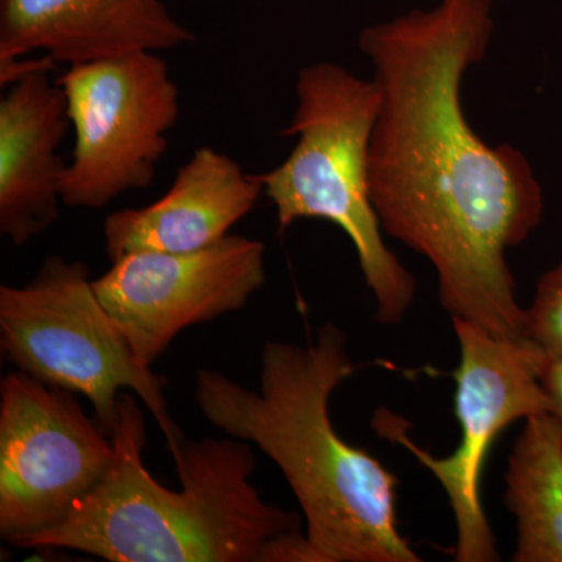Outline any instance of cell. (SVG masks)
I'll return each instance as SVG.
<instances>
[{
    "instance_id": "8",
    "label": "cell",
    "mask_w": 562,
    "mask_h": 562,
    "mask_svg": "<svg viewBox=\"0 0 562 562\" xmlns=\"http://www.w3.org/2000/svg\"><path fill=\"white\" fill-rule=\"evenodd\" d=\"M114 461L113 438L76 394L21 371L0 383V538L27 549L91 494Z\"/></svg>"
},
{
    "instance_id": "15",
    "label": "cell",
    "mask_w": 562,
    "mask_h": 562,
    "mask_svg": "<svg viewBox=\"0 0 562 562\" xmlns=\"http://www.w3.org/2000/svg\"><path fill=\"white\" fill-rule=\"evenodd\" d=\"M539 383L550 403V413L562 420V357L542 355L539 361Z\"/></svg>"
},
{
    "instance_id": "5",
    "label": "cell",
    "mask_w": 562,
    "mask_h": 562,
    "mask_svg": "<svg viewBox=\"0 0 562 562\" xmlns=\"http://www.w3.org/2000/svg\"><path fill=\"white\" fill-rule=\"evenodd\" d=\"M0 349L18 371L87 397L110 435L122 392L133 391L171 453L183 442L169 414L165 376L138 360L99 301L85 262L50 255L27 283L0 286Z\"/></svg>"
},
{
    "instance_id": "4",
    "label": "cell",
    "mask_w": 562,
    "mask_h": 562,
    "mask_svg": "<svg viewBox=\"0 0 562 562\" xmlns=\"http://www.w3.org/2000/svg\"><path fill=\"white\" fill-rule=\"evenodd\" d=\"M297 106L284 136H297L286 160L258 173L280 231L301 220L331 222L353 244L375 317L398 324L416 297L413 273L383 239L369 191V146L380 109L375 81L335 63L299 70Z\"/></svg>"
},
{
    "instance_id": "7",
    "label": "cell",
    "mask_w": 562,
    "mask_h": 562,
    "mask_svg": "<svg viewBox=\"0 0 562 562\" xmlns=\"http://www.w3.org/2000/svg\"><path fill=\"white\" fill-rule=\"evenodd\" d=\"M58 83L76 135L63 205L102 210L149 188L180 114L179 88L160 52L79 63Z\"/></svg>"
},
{
    "instance_id": "3",
    "label": "cell",
    "mask_w": 562,
    "mask_h": 562,
    "mask_svg": "<svg viewBox=\"0 0 562 562\" xmlns=\"http://www.w3.org/2000/svg\"><path fill=\"white\" fill-rule=\"evenodd\" d=\"M111 438L114 461L102 483L27 549H66L110 562H303L297 513L262 501L250 483L254 449L241 439H201L172 453L180 491L144 465L146 420L122 392Z\"/></svg>"
},
{
    "instance_id": "10",
    "label": "cell",
    "mask_w": 562,
    "mask_h": 562,
    "mask_svg": "<svg viewBox=\"0 0 562 562\" xmlns=\"http://www.w3.org/2000/svg\"><path fill=\"white\" fill-rule=\"evenodd\" d=\"M55 61L46 55L0 68V233L21 247L60 217L70 122Z\"/></svg>"
},
{
    "instance_id": "11",
    "label": "cell",
    "mask_w": 562,
    "mask_h": 562,
    "mask_svg": "<svg viewBox=\"0 0 562 562\" xmlns=\"http://www.w3.org/2000/svg\"><path fill=\"white\" fill-rule=\"evenodd\" d=\"M194 40L161 0H0V68L31 54L72 66Z\"/></svg>"
},
{
    "instance_id": "9",
    "label": "cell",
    "mask_w": 562,
    "mask_h": 562,
    "mask_svg": "<svg viewBox=\"0 0 562 562\" xmlns=\"http://www.w3.org/2000/svg\"><path fill=\"white\" fill-rule=\"evenodd\" d=\"M265 244L241 235L187 254L135 251L92 280L140 362L160 360L191 325L239 312L266 281Z\"/></svg>"
},
{
    "instance_id": "2",
    "label": "cell",
    "mask_w": 562,
    "mask_h": 562,
    "mask_svg": "<svg viewBox=\"0 0 562 562\" xmlns=\"http://www.w3.org/2000/svg\"><path fill=\"white\" fill-rule=\"evenodd\" d=\"M353 372L346 335L325 324L308 344H265L260 390L201 369L194 398L211 425L276 462L302 508L312 562H419L398 530L397 476L333 425V392Z\"/></svg>"
},
{
    "instance_id": "12",
    "label": "cell",
    "mask_w": 562,
    "mask_h": 562,
    "mask_svg": "<svg viewBox=\"0 0 562 562\" xmlns=\"http://www.w3.org/2000/svg\"><path fill=\"white\" fill-rule=\"evenodd\" d=\"M262 194L257 177L203 146L177 171L172 187L143 209L114 211L103 222L110 261L135 251L187 254L231 235Z\"/></svg>"
},
{
    "instance_id": "1",
    "label": "cell",
    "mask_w": 562,
    "mask_h": 562,
    "mask_svg": "<svg viewBox=\"0 0 562 562\" xmlns=\"http://www.w3.org/2000/svg\"><path fill=\"white\" fill-rule=\"evenodd\" d=\"M494 29L492 0H439L361 32L380 91L369 191L383 232L435 268L452 319L527 339L506 254L541 224L542 187L522 151L473 131L461 99Z\"/></svg>"
},
{
    "instance_id": "14",
    "label": "cell",
    "mask_w": 562,
    "mask_h": 562,
    "mask_svg": "<svg viewBox=\"0 0 562 562\" xmlns=\"http://www.w3.org/2000/svg\"><path fill=\"white\" fill-rule=\"evenodd\" d=\"M525 336L543 353L562 357V261L539 280L525 308Z\"/></svg>"
},
{
    "instance_id": "13",
    "label": "cell",
    "mask_w": 562,
    "mask_h": 562,
    "mask_svg": "<svg viewBox=\"0 0 562 562\" xmlns=\"http://www.w3.org/2000/svg\"><path fill=\"white\" fill-rule=\"evenodd\" d=\"M505 473V501L516 517L514 562H562V420H524Z\"/></svg>"
},
{
    "instance_id": "6",
    "label": "cell",
    "mask_w": 562,
    "mask_h": 562,
    "mask_svg": "<svg viewBox=\"0 0 562 562\" xmlns=\"http://www.w3.org/2000/svg\"><path fill=\"white\" fill-rule=\"evenodd\" d=\"M460 361L454 371V416L461 438L453 453L432 457L406 435V420L380 408L373 428L405 447L441 484L457 525L454 561L501 560L482 502L484 464L492 443L509 425L550 412L539 383L543 351L530 339H502L471 322L452 319Z\"/></svg>"
}]
</instances>
